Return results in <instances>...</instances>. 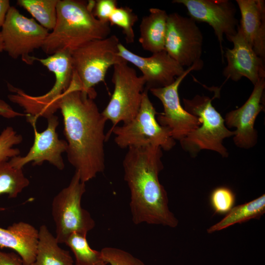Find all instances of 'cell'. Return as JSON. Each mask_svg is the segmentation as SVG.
I'll use <instances>...</instances> for the list:
<instances>
[{"label": "cell", "mask_w": 265, "mask_h": 265, "mask_svg": "<svg viewBox=\"0 0 265 265\" xmlns=\"http://www.w3.org/2000/svg\"><path fill=\"white\" fill-rule=\"evenodd\" d=\"M3 51V43L1 32L0 31V53Z\"/></svg>", "instance_id": "d6a6232c"}, {"label": "cell", "mask_w": 265, "mask_h": 265, "mask_svg": "<svg viewBox=\"0 0 265 265\" xmlns=\"http://www.w3.org/2000/svg\"><path fill=\"white\" fill-rule=\"evenodd\" d=\"M241 19L238 27L256 53L265 60V1L236 0Z\"/></svg>", "instance_id": "ac0fdd59"}, {"label": "cell", "mask_w": 265, "mask_h": 265, "mask_svg": "<svg viewBox=\"0 0 265 265\" xmlns=\"http://www.w3.org/2000/svg\"><path fill=\"white\" fill-rule=\"evenodd\" d=\"M58 0H18L17 4L28 12L48 30H52L56 20V6Z\"/></svg>", "instance_id": "cb8c5ba5"}, {"label": "cell", "mask_w": 265, "mask_h": 265, "mask_svg": "<svg viewBox=\"0 0 265 265\" xmlns=\"http://www.w3.org/2000/svg\"><path fill=\"white\" fill-rule=\"evenodd\" d=\"M168 14L162 9L151 8L139 25V42L143 49L152 53L164 50Z\"/></svg>", "instance_id": "ffe728a7"}, {"label": "cell", "mask_w": 265, "mask_h": 265, "mask_svg": "<svg viewBox=\"0 0 265 265\" xmlns=\"http://www.w3.org/2000/svg\"><path fill=\"white\" fill-rule=\"evenodd\" d=\"M0 32L3 51L12 58L21 57L28 65L35 61V57L30 53L42 48L49 33L35 20L24 16L14 6L9 8Z\"/></svg>", "instance_id": "30bf717a"}, {"label": "cell", "mask_w": 265, "mask_h": 265, "mask_svg": "<svg viewBox=\"0 0 265 265\" xmlns=\"http://www.w3.org/2000/svg\"><path fill=\"white\" fill-rule=\"evenodd\" d=\"M55 76V82L49 92L41 96L30 95L21 89L8 83V89L13 94L9 99L22 107L30 124L36 123L39 117L48 118L59 109V100L69 87L73 76L74 68L71 53L64 51L58 52L47 58L35 57Z\"/></svg>", "instance_id": "277c9868"}, {"label": "cell", "mask_w": 265, "mask_h": 265, "mask_svg": "<svg viewBox=\"0 0 265 265\" xmlns=\"http://www.w3.org/2000/svg\"><path fill=\"white\" fill-rule=\"evenodd\" d=\"M254 86L246 102L238 108L228 112L224 119L226 127L236 129L233 140L240 148H252L257 142V132L254 125L257 116L264 109L265 78L261 79Z\"/></svg>", "instance_id": "9a60e30c"}, {"label": "cell", "mask_w": 265, "mask_h": 265, "mask_svg": "<svg viewBox=\"0 0 265 265\" xmlns=\"http://www.w3.org/2000/svg\"><path fill=\"white\" fill-rule=\"evenodd\" d=\"M85 191V183L75 171L68 186L53 198L52 214L55 225V237L58 243H64L73 233L86 236L94 228L95 221L81 206Z\"/></svg>", "instance_id": "ba28073f"}, {"label": "cell", "mask_w": 265, "mask_h": 265, "mask_svg": "<svg viewBox=\"0 0 265 265\" xmlns=\"http://www.w3.org/2000/svg\"><path fill=\"white\" fill-rule=\"evenodd\" d=\"M38 233L34 227L23 221L13 223L7 229L0 227V248L11 249L25 265H29L35 260Z\"/></svg>", "instance_id": "d6986e66"}, {"label": "cell", "mask_w": 265, "mask_h": 265, "mask_svg": "<svg viewBox=\"0 0 265 265\" xmlns=\"http://www.w3.org/2000/svg\"><path fill=\"white\" fill-rule=\"evenodd\" d=\"M145 88L138 112L130 122L112 127L108 135L113 133L114 141L121 149L153 145L169 151L176 144L166 128L160 126L156 118L157 112Z\"/></svg>", "instance_id": "52a82bcc"}, {"label": "cell", "mask_w": 265, "mask_h": 265, "mask_svg": "<svg viewBox=\"0 0 265 265\" xmlns=\"http://www.w3.org/2000/svg\"><path fill=\"white\" fill-rule=\"evenodd\" d=\"M29 185L23 169L14 167L9 159H0V195L6 194L14 198Z\"/></svg>", "instance_id": "603a6c76"}, {"label": "cell", "mask_w": 265, "mask_h": 265, "mask_svg": "<svg viewBox=\"0 0 265 265\" xmlns=\"http://www.w3.org/2000/svg\"><path fill=\"white\" fill-rule=\"evenodd\" d=\"M203 37L196 22L177 13L168 15L164 50L180 65L203 66Z\"/></svg>", "instance_id": "8fae6325"}, {"label": "cell", "mask_w": 265, "mask_h": 265, "mask_svg": "<svg viewBox=\"0 0 265 265\" xmlns=\"http://www.w3.org/2000/svg\"><path fill=\"white\" fill-rule=\"evenodd\" d=\"M95 1L58 0L55 26L42 47L49 55L58 52L72 53L85 44L109 36V23L98 20L93 14Z\"/></svg>", "instance_id": "3957f363"}, {"label": "cell", "mask_w": 265, "mask_h": 265, "mask_svg": "<svg viewBox=\"0 0 265 265\" xmlns=\"http://www.w3.org/2000/svg\"><path fill=\"white\" fill-rule=\"evenodd\" d=\"M10 7L9 0H0V28H1L4 23L7 12Z\"/></svg>", "instance_id": "1f68e13d"}, {"label": "cell", "mask_w": 265, "mask_h": 265, "mask_svg": "<svg viewBox=\"0 0 265 265\" xmlns=\"http://www.w3.org/2000/svg\"><path fill=\"white\" fill-rule=\"evenodd\" d=\"M119 43L118 37L112 35L90 41L71 53L74 74L81 90L94 98L97 93L94 87L104 81L108 69L127 61L119 55Z\"/></svg>", "instance_id": "8992f818"}, {"label": "cell", "mask_w": 265, "mask_h": 265, "mask_svg": "<svg viewBox=\"0 0 265 265\" xmlns=\"http://www.w3.org/2000/svg\"><path fill=\"white\" fill-rule=\"evenodd\" d=\"M162 157V149L153 145L129 148L125 156L124 179L130 191V207L135 225L145 223L170 228L178 225L159 179L163 169Z\"/></svg>", "instance_id": "7a4b0ae2"}, {"label": "cell", "mask_w": 265, "mask_h": 265, "mask_svg": "<svg viewBox=\"0 0 265 265\" xmlns=\"http://www.w3.org/2000/svg\"><path fill=\"white\" fill-rule=\"evenodd\" d=\"M118 49L119 56L128 63L133 64L142 72L146 82L145 88L148 90L171 84L185 71L165 51L152 53L149 57H143L132 52L121 43L118 45Z\"/></svg>", "instance_id": "2e32d148"}, {"label": "cell", "mask_w": 265, "mask_h": 265, "mask_svg": "<svg viewBox=\"0 0 265 265\" xmlns=\"http://www.w3.org/2000/svg\"><path fill=\"white\" fill-rule=\"evenodd\" d=\"M112 82L114 86L113 94L101 113L114 127L121 122L126 124L135 117L141 105L146 82L143 76H138L127 61L113 66Z\"/></svg>", "instance_id": "9c48e42d"}, {"label": "cell", "mask_w": 265, "mask_h": 265, "mask_svg": "<svg viewBox=\"0 0 265 265\" xmlns=\"http://www.w3.org/2000/svg\"><path fill=\"white\" fill-rule=\"evenodd\" d=\"M138 21L137 15L129 7H117L111 15L108 22L111 26L121 28L126 43H132L134 40L133 27Z\"/></svg>", "instance_id": "484cf974"}, {"label": "cell", "mask_w": 265, "mask_h": 265, "mask_svg": "<svg viewBox=\"0 0 265 265\" xmlns=\"http://www.w3.org/2000/svg\"><path fill=\"white\" fill-rule=\"evenodd\" d=\"M210 202L211 207L215 213L227 214L234 206L236 195L230 188L219 186L212 192Z\"/></svg>", "instance_id": "4316f807"}, {"label": "cell", "mask_w": 265, "mask_h": 265, "mask_svg": "<svg viewBox=\"0 0 265 265\" xmlns=\"http://www.w3.org/2000/svg\"><path fill=\"white\" fill-rule=\"evenodd\" d=\"M0 265H25L21 257L14 252L0 250Z\"/></svg>", "instance_id": "4dcf8cb0"}, {"label": "cell", "mask_w": 265, "mask_h": 265, "mask_svg": "<svg viewBox=\"0 0 265 265\" xmlns=\"http://www.w3.org/2000/svg\"><path fill=\"white\" fill-rule=\"evenodd\" d=\"M265 212V195L247 203L234 207L224 217L207 229L209 234L225 229L252 219H259Z\"/></svg>", "instance_id": "7402d4cb"}, {"label": "cell", "mask_w": 265, "mask_h": 265, "mask_svg": "<svg viewBox=\"0 0 265 265\" xmlns=\"http://www.w3.org/2000/svg\"><path fill=\"white\" fill-rule=\"evenodd\" d=\"M38 232L35 260L29 265H75L69 252L59 246L46 225L41 226Z\"/></svg>", "instance_id": "44dd1931"}, {"label": "cell", "mask_w": 265, "mask_h": 265, "mask_svg": "<svg viewBox=\"0 0 265 265\" xmlns=\"http://www.w3.org/2000/svg\"><path fill=\"white\" fill-rule=\"evenodd\" d=\"M47 127L41 132H38L36 123L31 124L34 132L33 144L25 156H18L9 159L14 167L23 169L29 162H32L33 165H40L46 161L59 170L64 168L62 155L66 152L67 143L58 138L56 131L59 124L58 117L53 115L47 118Z\"/></svg>", "instance_id": "5bb4252c"}, {"label": "cell", "mask_w": 265, "mask_h": 265, "mask_svg": "<svg viewBox=\"0 0 265 265\" xmlns=\"http://www.w3.org/2000/svg\"><path fill=\"white\" fill-rule=\"evenodd\" d=\"M228 40L233 43V48L225 52L227 64L223 75L226 79L238 81L245 77L255 85L265 78V60L256 53L238 27L237 33Z\"/></svg>", "instance_id": "e0dca14e"}, {"label": "cell", "mask_w": 265, "mask_h": 265, "mask_svg": "<svg viewBox=\"0 0 265 265\" xmlns=\"http://www.w3.org/2000/svg\"><path fill=\"white\" fill-rule=\"evenodd\" d=\"M173 3L182 4L190 18L195 22L206 23L213 29L219 42L222 56L223 36L228 39L235 35L239 26L234 4L229 0H174Z\"/></svg>", "instance_id": "4fadbf2b"}, {"label": "cell", "mask_w": 265, "mask_h": 265, "mask_svg": "<svg viewBox=\"0 0 265 265\" xmlns=\"http://www.w3.org/2000/svg\"><path fill=\"white\" fill-rule=\"evenodd\" d=\"M94 99L81 90L73 78L59 103L67 143L68 160L85 183L105 168L104 144L106 136L104 130L107 120L100 112Z\"/></svg>", "instance_id": "6da1fadb"}, {"label": "cell", "mask_w": 265, "mask_h": 265, "mask_svg": "<svg viewBox=\"0 0 265 265\" xmlns=\"http://www.w3.org/2000/svg\"><path fill=\"white\" fill-rule=\"evenodd\" d=\"M203 66L193 65L177 77L171 84L149 90L160 100L163 107V112L157 118L158 122L168 129L175 140L180 141L201 124L198 118L188 113L181 105L178 89L183 80L191 71L201 70Z\"/></svg>", "instance_id": "7c38bea8"}, {"label": "cell", "mask_w": 265, "mask_h": 265, "mask_svg": "<svg viewBox=\"0 0 265 265\" xmlns=\"http://www.w3.org/2000/svg\"><path fill=\"white\" fill-rule=\"evenodd\" d=\"M64 243L73 252L75 265H107L102 259L100 251L90 247L86 236L73 233L68 237Z\"/></svg>", "instance_id": "d4e9b609"}, {"label": "cell", "mask_w": 265, "mask_h": 265, "mask_svg": "<svg viewBox=\"0 0 265 265\" xmlns=\"http://www.w3.org/2000/svg\"><path fill=\"white\" fill-rule=\"evenodd\" d=\"M102 259L109 265H145L139 259L123 249L105 247L100 251Z\"/></svg>", "instance_id": "f1b7e54d"}, {"label": "cell", "mask_w": 265, "mask_h": 265, "mask_svg": "<svg viewBox=\"0 0 265 265\" xmlns=\"http://www.w3.org/2000/svg\"><path fill=\"white\" fill-rule=\"evenodd\" d=\"M117 7V1L115 0H98L95 1L93 9L94 16L103 23H109V19Z\"/></svg>", "instance_id": "f546056e"}, {"label": "cell", "mask_w": 265, "mask_h": 265, "mask_svg": "<svg viewBox=\"0 0 265 265\" xmlns=\"http://www.w3.org/2000/svg\"><path fill=\"white\" fill-rule=\"evenodd\" d=\"M23 137L11 127H7L0 134V159L8 160L20 155V151L14 146L19 144Z\"/></svg>", "instance_id": "83f0119b"}, {"label": "cell", "mask_w": 265, "mask_h": 265, "mask_svg": "<svg viewBox=\"0 0 265 265\" xmlns=\"http://www.w3.org/2000/svg\"><path fill=\"white\" fill-rule=\"evenodd\" d=\"M212 99L196 95L192 99L183 98L185 109L198 118L200 125L180 141L182 148L192 157L201 150H209L218 153L222 157H228L223 140L233 136L235 132L228 129L224 119L213 106Z\"/></svg>", "instance_id": "5b68a950"}]
</instances>
